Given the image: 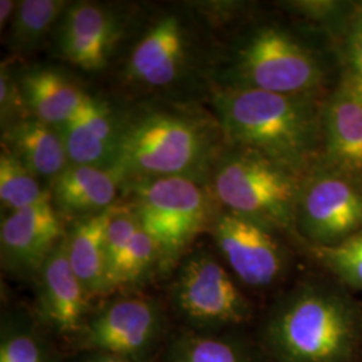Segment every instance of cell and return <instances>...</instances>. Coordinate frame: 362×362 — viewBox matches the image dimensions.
Returning <instances> with one entry per match:
<instances>
[{
	"label": "cell",
	"instance_id": "cell-16",
	"mask_svg": "<svg viewBox=\"0 0 362 362\" xmlns=\"http://www.w3.org/2000/svg\"><path fill=\"white\" fill-rule=\"evenodd\" d=\"M329 168L362 172V103L342 85L322 103V158Z\"/></svg>",
	"mask_w": 362,
	"mask_h": 362
},
{
	"label": "cell",
	"instance_id": "cell-5",
	"mask_svg": "<svg viewBox=\"0 0 362 362\" xmlns=\"http://www.w3.org/2000/svg\"><path fill=\"white\" fill-rule=\"evenodd\" d=\"M300 182L302 176L270 158L227 145L207 185L223 209L272 230H293Z\"/></svg>",
	"mask_w": 362,
	"mask_h": 362
},
{
	"label": "cell",
	"instance_id": "cell-7",
	"mask_svg": "<svg viewBox=\"0 0 362 362\" xmlns=\"http://www.w3.org/2000/svg\"><path fill=\"white\" fill-rule=\"evenodd\" d=\"M296 227L318 247L361 233L362 189L349 175L320 163L302 177Z\"/></svg>",
	"mask_w": 362,
	"mask_h": 362
},
{
	"label": "cell",
	"instance_id": "cell-10",
	"mask_svg": "<svg viewBox=\"0 0 362 362\" xmlns=\"http://www.w3.org/2000/svg\"><path fill=\"white\" fill-rule=\"evenodd\" d=\"M173 297L177 308L200 324H238L248 314V303L230 274L204 251L182 262Z\"/></svg>",
	"mask_w": 362,
	"mask_h": 362
},
{
	"label": "cell",
	"instance_id": "cell-28",
	"mask_svg": "<svg viewBox=\"0 0 362 362\" xmlns=\"http://www.w3.org/2000/svg\"><path fill=\"white\" fill-rule=\"evenodd\" d=\"M175 362H245L233 345L215 338H194L181 348Z\"/></svg>",
	"mask_w": 362,
	"mask_h": 362
},
{
	"label": "cell",
	"instance_id": "cell-23",
	"mask_svg": "<svg viewBox=\"0 0 362 362\" xmlns=\"http://www.w3.org/2000/svg\"><path fill=\"white\" fill-rule=\"evenodd\" d=\"M157 259H161L158 247L140 226L109 278V291L141 281Z\"/></svg>",
	"mask_w": 362,
	"mask_h": 362
},
{
	"label": "cell",
	"instance_id": "cell-3",
	"mask_svg": "<svg viewBox=\"0 0 362 362\" xmlns=\"http://www.w3.org/2000/svg\"><path fill=\"white\" fill-rule=\"evenodd\" d=\"M206 74L209 88L317 97L326 82L324 64L310 46L274 23L239 34Z\"/></svg>",
	"mask_w": 362,
	"mask_h": 362
},
{
	"label": "cell",
	"instance_id": "cell-15",
	"mask_svg": "<svg viewBox=\"0 0 362 362\" xmlns=\"http://www.w3.org/2000/svg\"><path fill=\"white\" fill-rule=\"evenodd\" d=\"M158 314L146 299H119L91 322L86 341L90 346L115 356H133L145 349L155 336Z\"/></svg>",
	"mask_w": 362,
	"mask_h": 362
},
{
	"label": "cell",
	"instance_id": "cell-26",
	"mask_svg": "<svg viewBox=\"0 0 362 362\" xmlns=\"http://www.w3.org/2000/svg\"><path fill=\"white\" fill-rule=\"evenodd\" d=\"M342 85L362 103V7L345 28L342 45Z\"/></svg>",
	"mask_w": 362,
	"mask_h": 362
},
{
	"label": "cell",
	"instance_id": "cell-32",
	"mask_svg": "<svg viewBox=\"0 0 362 362\" xmlns=\"http://www.w3.org/2000/svg\"><path fill=\"white\" fill-rule=\"evenodd\" d=\"M94 362H128L124 361V360H119V358H115V357H107V358H101V360H98V361Z\"/></svg>",
	"mask_w": 362,
	"mask_h": 362
},
{
	"label": "cell",
	"instance_id": "cell-27",
	"mask_svg": "<svg viewBox=\"0 0 362 362\" xmlns=\"http://www.w3.org/2000/svg\"><path fill=\"white\" fill-rule=\"evenodd\" d=\"M30 116L26 100L19 85L16 67L8 61L1 62L0 69V128H11Z\"/></svg>",
	"mask_w": 362,
	"mask_h": 362
},
{
	"label": "cell",
	"instance_id": "cell-17",
	"mask_svg": "<svg viewBox=\"0 0 362 362\" xmlns=\"http://www.w3.org/2000/svg\"><path fill=\"white\" fill-rule=\"evenodd\" d=\"M16 73L30 116L55 128L76 116L91 97L59 67L28 66Z\"/></svg>",
	"mask_w": 362,
	"mask_h": 362
},
{
	"label": "cell",
	"instance_id": "cell-8",
	"mask_svg": "<svg viewBox=\"0 0 362 362\" xmlns=\"http://www.w3.org/2000/svg\"><path fill=\"white\" fill-rule=\"evenodd\" d=\"M177 13L152 21L130 47L124 65L125 82L143 91L177 88L194 70V35Z\"/></svg>",
	"mask_w": 362,
	"mask_h": 362
},
{
	"label": "cell",
	"instance_id": "cell-22",
	"mask_svg": "<svg viewBox=\"0 0 362 362\" xmlns=\"http://www.w3.org/2000/svg\"><path fill=\"white\" fill-rule=\"evenodd\" d=\"M43 203H52L49 187H45L15 156L1 149L0 206L3 216Z\"/></svg>",
	"mask_w": 362,
	"mask_h": 362
},
{
	"label": "cell",
	"instance_id": "cell-14",
	"mask_svg": "<svg viewBox=\"0 0 362 362\" xmlns=\"http://www.w3.org/2000/svg\"><path fill=\"white\" fill-rule=\"evenodd\" d=\"M124 184L116 169L70 164L49 185L52 206L61 219L90 218L116 206Z\"/></svg>",
	"mask_w": 362,
	"mask_h": 362
},
{
	"label": "cell",
	"instance_id": "cell-12",
	"mask_svg": "<svg viewBox=\"0 0 362 362\" xmlns=\"http://www.w3.org/2000/svg\"><path fill=\"white\" fill-rule=\"evenodd\" d=\"M64 236L62 219L52 203L4 215L0 226L3 264L16 274H38Z\"/></svg>",
	"mask_w": 362,
	"mask_h": 362
},
{
	"label": "cell",
	"instance_id": "cell-20",
	"mask_svg": "<svg viewBox=\"0 0 362 362\" xmlns=\"http://www.w3.org/2000/svg\"><path fill=\"white\" fill-rule=\"evenodd\" d=\"M113 207L90 218L73 221L66 233L67 258L89 297L107 291L105 238Z\"/></svg>",
	"mask_w": 362,
	"mask_h": 362
},
{
	"label": "cell",
	"instance_id": "cell-25",
	"mask_svg": "<svg viewBox=\"0 0 362 362\" xmlns=\"http://www.w3.org/2000/svg\"><path fill=\"white\" fill-rule=\"evenodd\" d=\"M140 223L130 207L129 203L118 202L113 207L110 219L106 228L105 238V252H106V276H107V291L109 278L115 272L117 263L122 257L127 246L129 245L133 235L139 230Z\"/></svg>",
	"mask_w": 362,
	"mask_h": 362
},
{
	"label": "cell",
	"instance_id": "cell-19",
	"mask_svg": "<svg viewBox=\"0 0 362 362\" xmlns=\"http://www.w3.org/2000/svg\"><path fill=\"white\" fill-rule=\"evenodd\" d=\"M1 149L15 156L49 185L70 165L59 130L34 117L1 132Z\"/></svg>",
	"mask_w": 362,
	"mask_h": 362
},
{
	"label": "cell",
	"instance_id": "cell-31",
	"mask_svg": "<svg viewBox=\"0 0 362 362\" xmlns=\"http://www.w3.org/2000/svg\"><path fill=\"white\" fill-rule=\"evenodd\" d=\"M18 7V1L15 0H1L0 1V30L1 33L4 31V28L7 30L11 21H13V15Z\"/></svg>",
	"mask_w": 362,
	"mask_h": 362
},
{
	"label": "cell",
	"instance_id": "cell-11",
	"mask_svg": "<svg viewBox=\"0 0 362 362\" xmlns=\"http://www.w3.org/2000/svg\"><path fill=\"white\" fill-rule=\"evenodd\" d=\"M211 231L220 254L246 285L267 287L279 278L284 255L270 227L221 209Z\"/></svg>",
	"mask_w": 362,
	"mask_h": 362
},
{
	"label": "cell",
	"instance_id": "cell-9",
	"mask_svg": "<svg viewBox=\"0 0 362 362\" xmlns=\"http://www.w3.org/2000/svg\"><path fill=\"white\" fill-rule=\"evenodd\" d=\"M130 13L115 4L70 1L52 33L54 49L86 73L104 71L129 27Z\"/></svg>",
	"mask_w": 362,
	"mask_h": 362
},
{
	"label": "cell",
	"instance_id": "cell-2",
	"mask_svg": "<svg viewBox=\"0 0 362 362\" xmlns=\"http://www.w3.org/2000/svg\"><path fill=\"white\" fill-rule=\"evenodd\" d=\"M228 146L257 152L299 176L322 158V104L317 95L209 88Z\"/></svg>",
	"mask_w": 362,
	"mask_h": 362
},
{
	"label": "cell",
	"instance_id": "cell-6",
	"mask_svg": "<svg viewBox=\"0 0 362 362\" xmlns=\"http://www.w3.org/2000/svg\"><path fill=\"white\" fill-rule=\"evenodd\" d=\"M124 199L139 223L170 263L211 227L223 208L206 184L187 177H153L125 182Z\"/></svg>",
	"mask_w": 362,
	"mask_h": 362
},
{
	"label": "cell",
	"instance_id": "cell-24",
	"mask_svg": "<svg viewBox=\"0 0 362 362\" xmlns=\"http://www.w3.org/2000/svg\"><path fill=\"white\" fill-rule=\"evenodd\" d=\"M315 252L341 281L362 290V231L334 246L317 247Z\"/></svg>",
	"mask_w": 362,
	"mask_h": 362
},
{
	"label": "cell",
	"instance_id": "cell-18",
	"mask_svg": "<svg viewBox=\"0 0 362 362\" xmlns=\"http://www.w3.org/2000/svg\"><path fill=\"white\" fill-rule=\"evenodd\" d=\"M40 306L62 332L76 330L88 308L89 294L73 272L66 251V233L38 272Z\"/></svg>",
	"mask_w": 362,
	"mask_h": 362
},
{
	"label": "cell",
	"instance_id": "cell-13",
	"mask_svg": "<svg viewBox=\"0 0 362 362\" xmlns=\"http://www.w3.org/2000/svg\"><path fill=\"white\" fill-rule=\"evenodd\" d=\"M59 130L70 164L113 168L121 137V110L91 95L76 116Z\"/></svg>",
	"mask_w": 362,
	"mask_h": 362
},
{
	"label": "cell",
	"instance_id": "cell-1",
	"mask_svg": "<svg viewBox=\"0 0 362 362\" xmlns=\"http://www.w3.org/2000/svg\"><path fill=\"white\" fill-rule=\"evenodd\" d=\"M226 148L214 112L189 103H144L121 110V137L113 169L124 182L187 177L207 185Z\"/></svg>",
	"mask_w": 362,
	"mask_h": 362
},
{
	"label": "cell",
	"instance_id": "cell-4",
	"mask_svg": "<svg viewBox=\"0 0 362 362\" xmlns=\"http://www.w3.org/2000/svg\"><path fill=\"white\" fill-rule=\"evenodd\" d=\"M357 329V314L345 298L320 287H305L274 317L270 339L284 362H348Z\"/></svg>",
	"mask_w": 362,
	"mask_h": 362
},
{
	"label": "cell",
	"instance_id": "cell-29",
	"mask_svg": "<svg viewBox=\"0 0 362 362\" xmlns=\"http://www.w3.org/2000/svg\"><path fill=\"white\" fill-rule=\"evenodd\" d=\"M286 7L293 13H298L313 22L322 25H334L337 22H349L356 11L350 13L349 3L332 1V0H305V1H288Z\"/></svg>",
	"mask_w": 362,
	"mask_h": 362
},
{
	"label": "cell",
	"instance_id": "cell-21",
	"mask_svg": "<svg viewBox=\"0 0 362 362\" xmlns=\"http://www.w3.org/2000/svg\"><path fill=\"white\" fill-rule=\"evenodd\" d=\"M67 0H19L7 28V49L16 57L37 52L49 34L54 33Z\"/></svg>",
	"mask_w": 362,
	"mask_h": 362
},
{
	"label": "cell",
	"instance_id": "cell-30",
	"mask_svg": "<svg viewBox=\"0 0 362 362\" xmlns=\"http://www.w3.org/2000/svg\"><path fill=\"white\" fill-rule=\"evenodd\" d=\"M0 362H46L38 342L28 334H11L3 339Z\"/></svg>",
	"mask_w": 362,
	"mask_h": 362
}]
</instances>
